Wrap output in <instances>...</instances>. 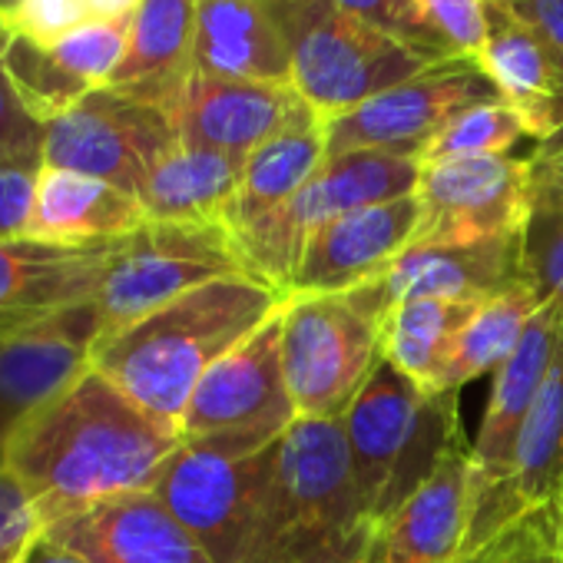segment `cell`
Returning <instances> with one entry per match:
<instances>
[{
  "instance_id": "6da1fadb",
  "label": "cell",
  "mask_w": 563,
  "mask_h": 563,
  "mask_svg": "<svg viewBox=\"0 0 563 563\" xmlns=\"http://www.w3.org/2000/svg\"><path fill=\"white\" fill-rule=\"evenodd\" d=\"M183 444L97 368L70 391L14 424L8 474L27 490L41 527L100 500L150 490Z\"/></svg>"
},
{
  "instance_id": "7a4b0ae2",
  "label": "cell",
  "mask_w": 563,
  "mask_h": 563,
  "mask_svg": "<svg viewBox=\"0 0 563 563\" xmlns=\"http://www.w3.org/2000/svg\"><path fill=\"white\" fill-rule=\"evenodd\" d=\"M286 299L252 275L212 278L100 339L93 368L140 408L179 428L209 368L262 329Z\"/></svg>"
},
{
  "instance_id": "3957f363",
  "label": "cell",
  "mask_w": 563,
  "mask_h": 563,
  "mask_svg": "<svg viewBox=\"0 0 563 563\" xmlns=\"http://www.w3.org/2000/svg\"><path fill=\"white\" fill-rule=\"evenodd\" d=\"M368 523L375 520L362 510L345 418H296L278 438L242 563H309Z\"/></svg>"
},
{
  "instance_id": "277c9868",
  "label": "cell",
  "mask_w": 563,
  "mask_h": 563,
  "mask_svg": "<svg viewBox=\"0 0 563 563\" xmlns=\"http://www.w3.org/2000/svg\"><path fill=\"white\" fill-rule=\"evenodd\" d=\"M345 434L362 510L382 527L461 434L457 391H424L382 358L345 415Z\"/></svg>"
},
{
  "instance_id": "5b68a950",
  "label": "cell",
  "mask_w": 563,
  "mask_h": 563,
  "mask_svg": "<svg viewBox=\"0 0 563 563\" xmlns=\"http://www.w3.org/2000/svg\"><path fill=\"white\" fill-rule=\"evenodd\" d=\"M268 4L289 41L292 87L322 123L438 64L342 11L332 0H268Z\"/></svg>"
},
{
  "instance_id": "8992f818",
  "label": "cell",
  "mask_w": 563,
  "mask_h": 563,
  "mask_svg": "<svg viewBox=\"0 0 563 563\" xmlns=\"http://www.w3.org/2000/svg\"><path fill=\"white\" fill-rule=\"evenodd\" d=\"M275 431L189 438L163 464L153 494L202 543L212 563H242L278 454Z\"/></svg>"
},
{
  "instance_id": "52a82bcc",
  "label": "cell",
  "mask_w": 563,
  "mask_h": 563,
  "mask_svg": "<svg viewBox=\"0 0 563 563\" xmlns=\"http://www.w3.org/2000/svg\"><path fill=\"white\" fill-rule=\"evenodd\" d=\"M385 309L368 286L335 296H289L282 309V368L299 418H345L382 362Z\"/></svg>"
},
{
  "instance_id": "ba28073f",
  "label": "cell",
  "mask_w": 563,
  "mask_h": 563,
  "mask_svg": "<svg viewBox=\"0 0 563 563\" xmlns=\"http://www.w3.org/2000/svg\"><path fill=\"white\" fill-rule=\"evenodd\" d=\"M418 179L421 163L415 156L382 150H352L325 156L316 176L278 212L232 235L235 252L252 278L289 296L292 272L316 229L339 216L415 196Z\"/></svg>"
},
{
  "instance_id": "9c48e42d",
  "label": "cell",
  "mask_w": 563,
  "mask_h": 563,
  "mask_svg": "<svg viewBox=\"0 0 563 563\" xmlns=\"http://www.w3.org/2000/svg\"><path fill=\"white\" fill-rule=\"evenodd\" d=\"M249 275L232 235L222 225H186L146 219L117 239L93 296L100 339L140 322L166 302L212 278Z\"/></svg>"
},
{
  "instance_id": "30bf717a",
  "label": "cell",
  "mask_w": 563,
  "mask_h": 563,
  "mask_svg": "<svg viewBox=\"0 0 563 563\" xmlns=\"http://www.w3.org/2000/svg\"><path fill=\"white\" fill-rule=\"evenodd\" d=\"M179 146L173 113L117 87H100L47 123L44 166L87 173L140 196L153 166Z\"/></svg>"
},
{
  "instance_id": "8fae6325",
  "label": "cell",
  "mask_w": 563,
  "mask_h": 563,
  "mask_svg": "<svg viewBox=\"0 0 563 563\" xmlns=\"http://www.w3.org/2000/svg\"><path fill=\"white\" fill-rule=\"evenodd\" d=\"M504 103L494 80L471 57L438 60L418 77L365 100L325 123V156L352 150H382L421 156V150L464 110Z\"/></svg>"
},
{
  "instance_id": "7c38bea8",
  "label": "cell",
  "mask_w": 563,
  "mask_h": 563,
  "mask_svg": "<svg viewBox=\"0 0 563 563\" xmlns=\"http://www.w3.org/2000/svg\"><path fill=\"white\" fill-rule=\"evenodd\" d=\"M415 242L471 245L523 232L530 156H471L421 166Z\"/></svg>"
},
{
  "instance_id": "4fadbf2b",
  "label": "cell",
  "mask_w": 563,
  "mask_h": 563,
  "mask_svg": "<svg viewBox=\"0 0 563 563\" xmlns=\"http://www.w3.org/2000/svg\"><path fill=\"white\" fill-rule=\"evenodd\" d=\"M282 309L209 368L183 415V441L229 431L286 434L296 424L299 415L282 368Z\"/></svg>"
},
{
  "instance_id": "5bb4252c",
  "label": "cell",
  "mask_w": 563,
  "mask_h": 563,
  "mask_svg": "<svg viewBox=\"0 0 563 563\" xmlns=\"http://www.w3.org/2000/svg\"><path fill=\"white\" fill-rule=\"evenodd\" d=\"M563 339V316L556 302H543L530 319L517 352L494 372L487 411L477 441L471 444V517H477L504 487L520 431L543 388L547 368ZM471 523V520H467Z\"/></svg>"
},
{
  "instance_id": "9a60e30c",
  "label": "cell",
  "mask_w": 563,
  "mask_h": 563,
  "mask_svg": "<svg viewBox=\"0 0 563 563\" xmlns=\"http://www.w3.org/2000/svg\"><path fill=\"white\" fill-rule=\"evenodd\" d=\"M418 222V196L391 199L325 222L302 249L289 296H335L368 286L415 242Z\"/></svg>"
},
{
  "instance_id": "2e32d148",
  "label": "cell",
  "mask_w": 563,
  "mask_h": 563,
  "mask_svg": "<svg viewBox=\"0 0 563 563\" xmlns=\"http://www.w3.org/2000/svg\"><path fill=\"white\" fill-rule=\"evenodd\" d=\"M100 322L93 302L0 339V418L11 428L93 372Z\"/></svg>"
},
{
  "instance_id": "e0dca14e",
  "label": "cell",
  "mask_w": 563,
  "mask_h": 563,
  "mask_svg": "<svg viewBox=\"0 0 563 563\" xmlns=\"http://www.w3.org/2000/svg\"><path fill=\"white\" fill-rule=\"evenodd\" d=\"M312 107L292 84L225 80L192 74L173 107L179 143L249 156Z\"/></svg>"
},
{
  "instance_id": "ac0fdd59",
  "label": "cell",
  "mask_w": 563,
  "mask_h": 563,
  "mask_svg": "<svg viewBox=\"0 0 563 563\" xmlns=\"http://www.w3.org/2000/svg\"><path fill=\"white\" fill-rule=\"evenodd\" d=\"M113 242L51 245L37 239L0 242V339L93 302Z\"/></svg>"
},
{
  "instance_id": "d6986e66",
  "label": "cell",
  "mask_w": 563,
  "mask_h": 563,
  "mask_svg": "<svg viewBox=\"0 0 563 563\" xmlns=\"http://www.w3.org/2000/svg\"><path fill=\"white\" fill-rule=\"evenodd\" d=\"M520 278V232L471 245L411 242L391 268L368 282L372 296L391 312L415 299H448V302H484Z\"/></svg>"
},
{
  "instance_id": "ffe728a7",
  "label": "cell",
  "mask_w": 563,
  "mask_h": 563,
  "mask_svg": "<svg viewBox=\"0 0 563 563\" xmlns=\"http://www.w3.org/2000/svg\"><path fill=\"white\" fill-rule=\"evenodd\" d=\"M44 530L77 547L90 563H212L153 490L100 500L44 523Z\"/></svg>"
},
{
  "instance_id": "44dd1931",
  "label": "cell",
  "mask_w": 563,
  "mask_h": 563,
  "mask_svg": "<svg viewBox=\"0 0 563 563\" xmlns=\"http://www.w3.org/2000/svg\"><path fill=\"white\" fill-rule=\"evenodd\" d=\"M477 64L537 146L563 130V51L500 0H487V37Z\"/></svg>"
},
{
  "instance_id": "7402d4cb",
  "label": "cell",
  "mask_w": 563,
  "mask_h": 563,
  "mask_svg": "<svg viewBox=\"0 0 563 563\" xmlns=\"http://www.w3.org/2000/svg\"><path fill=\"white\" fill-rule=\"evenodd\" d=\"M553 504H563V339L547 368V378L530 408V418L520 431L510 474L500 494L477 517H471L461 553L481 547L514 517L527 510L553 507Z\"/></svg>"
},
{
  "instance_id": "603a6c76",
  "label": "cell",
  "mask_w": 563,
  "mask_h": 563,
  "mask_svg": "<svg viewBox=\"0 0 563 563\" xmlns=\"http://www.w3.org/2000/svg\"><path fill=\"white\" fill-rule=\"evenodd\" d=\"M471 520V444L464 431L382 523V563H454Z\"/></svg>"
},
{
  "instance_id": "cb8c5ba5",
  "label": "cell",
  "mask_w": 563,
  "mask_h": 563,
  "mask_svg": "<svg viewBox=\"0 0 563 563\" xmlns=\"http://www.w3.org/2000/svg\"><path fill=\"white\" fill-rule=\"evenodd\" d=\"M196 74L292 84V54L268 0H196Z\"/></svg>"
},
{
  "instance_id": "d4e9b609",
  "label": "cell",
  "mask_w": 563,
  "mask_h": 563,
  "mask_svg": "<svg viewBox=\"0 0 563 563\" xmlns=\"http://www.w3.org/2000/svg\"><path fill=\"white\" fill-rule=\"evenodd\" d=\"M143 222L146 212L133 192L74 169H37L27 239L51 245H93L123 239Z\"/></svg>"
},
{
  "instance_id": "484cf974",
  "label": "cell",
  "mask_w": 563,
  "mask_h": 563,
  "mask_svg": "<svg viewBox=\"0 0 563 563\" xmlns=\"http://www.w3.org/2000/svg\"><path fill=\"white\" fill-rule=\"evenodd\" d=\"M196 47V0H143L130 24V47L110 87L173 113L186 90Z\"/></svg>"
},
{
  "instance_id": "4316f807",
  "label": "cell",
  "mask_w": 563,
  "mask_h": 563,
  "mask_svg": "<svg viewBox=\"0 0 563 563\" xmlns=\"http://www.w3.org/2000/svg\"><path fill=\"white\" fill-rule=\"evenodd\" d=\"M242 169V156L179 143L153 166L136 199L153 222L222 225L239 192Z\"/></svg>"
},
{
  "instance_id": "83f0119b",
  "label": "cell",
  "mask_w": 563,
  "mask_h": 563,
  "mask_svg": "<svg viewBox=\"0 0 563 563\" xmlns=\"http://www.w3.org/2000/svg\"><path fill=\"white\" fill-rule=\"evenodd\" d=\"M325 163V123L316 110L302 113L278 136L245 156L239 192L225 212V232L239 235L286 206Z\"/></svg>"
},
{
  "instance_id": "f1b7e54d",
  "label": "cell",
  "mask_w": 563,
  "mask_h": 563,
  "mask_svg": "<svg viewBox=\"0 0 563 563\" xmlns=\"http://www.w3.org/2000/svg\"><path fill=\"white\" fill-rule=\"evenodd\" d=\"M474 306L477 302L448 299H415L395 306L382 325V358L424 391H441L454 342Z\"/></svg>"
},
{
  "instance_id": "f546056e",
  "label": "cell",
  "mask_w": 563,
  "mask_h": 563,
  "mask_svg": "<svg viewBox=\"0 0 563 563\" xmlns=\"http://www.w3.org/2000/svg\"><path fill=\"white\" fill-rule=\"evenodd\" d=\"M540 306L543 302L533 296L527 282H517V286L477 302L454 342L441 391H461L481 375H494L517 352Z\"/></svg>"
},
{
  "instance_id": "4dcf8cb0",
  "label": "cell",
  "mask_w": 563,
  "mask_h": 563,
  "mask_svg": "<svg viewBox=\"0 0 563 563\" xmlns=\"http://www.w3.org/2000/svg\"><path fill=\"white\" fill-rule=\"evenodd\" d=\"M520 278L563 316V153L530 156V202L520 232Z\"/></svg>"
},
{
  "instance_id": "1f68e13d",
  "label": "cell",
  "mask_w": 563,
  "mask_h": 563,
  "mask_svg": "<svg viewBox=\"0 0 563 563\" xmlns=\"http://www.w3.org/2000/svg\"><path fill=\"white\" fill-rule=\"evenodd\" d=\"M4 70L21 97V103L47 126L51 120L64 117L67 110H74L84 97H90L93 90L77 80L57 57L51 47L31 41V37H21V34H11L4 54Z\"/></svg>"
},
{
  "instance_id": "d6a6232c",
  "label": "cell",
  "mask_w": 563,
  "mask_h": 563,
  "mask_svg": "<svg viewBox=\"0 0 563 563\" xmlns=\"http://www.w3.org/2000/svg\"><path fill=\"white\" fill-rule=\"evenodd\" d=\"M520 140H527V130L507 103H477V107L457 113L421 150L418 163L431 166V163L471 159V156H504Z\"/></svg>"
},
{
  "instance_id": "836d02e7",
  "label": "cell",
  "mask_w": 563,
  "mask_h": 563,
  "mask_svg": "<svg viewBox=\"0 0 563 563\" xmlns=\"http://www.w3.org/2000/svg\"><path fill=\"white\" fill-rule=\"evenodd\" d=\"M454 563H563V504L514 517Z\"/></svg>"
},
{
  "instance_id": "e575fe53",
  "label": "cell",
  "mask_w": 563,
  "mask_h": 563,
  "mask_svg": "<svg viewBox=\"0 0 563 563\" xmlns=\"http://www.w3.org/2000/svg\"><path fill=\"white\" fill-rule=\"evenodd\" d=\"M130 24H133V18L87 21V24L74 27L67 37H60L51 51L90 90L110 87V80H113V74L123 64L126 47H130Z\"/></svg>"
},
{
  "instance_id": "d590c367",
  "label": "cell",
  "mask_w": 563,
  "mask_h": 563,
  "mask_svg": "<svg viewBox=\"0 0 563 563\" xmlns=\"http://www.w3.org/2000/svg\"><path fill=\"white\" fill-rule=\"evenodd\" d=\"M342 11L355 14L358 21L378 27L382 34L401 41L405 47L431 57V60H451L454 54L444 47V41L428 27L415 0H332Z\"/></svg>"
},
{
  "instance_id": "8d00e7d4",
  "label": "cell",
  "mask_w": 563,
  "mask_h": 563,
  "mask_svg": "<svg viewBox=\"0 0 563 563\" xmlns=\"http://www.w3.org/2000/svg\"><path fill=\"white\" fill-rule=\"evenodd\" d=\"M44 133L47 126L21 103L0 60V169L37 173L44 166Z\"/></svg>"
},
{
  "instance_id": "74e56055",
  "label": "cell",
  "mask_w": 563,
  "mask_h": 563,
  "mask_svg": "<svg viewBox=\"0 0 563 563\" xmlns=\"http://www.w3.org/2000/svg\"><path fill=\"white\" fill-rule=\"evenodd\" d=\"M415 8L454 57L477 60L487 37V0H415Z\"/></svg>"
},
{
  "instance_id": "f35d334b",
  "label": "cell",
  "mask_w": 563,
  "mask_h": 563,
  "mask_svg": "<svg viewBox=\"0 0 563 563\" xmlns=\"http://www.w3.org/2000/svg\"><path fill=\"white\" fill-rule=\"evenodd\" d=\"M93 21L87 0H24L18 14L8 21L11 34L31 37L44 47H54L74 27Z\"/></svg>"
},
{
  "instance_id": "ab89813d",
  "label": "cell",
  "mask_w": 563,
  "mask_h": 563,
  "mask_svg": "<svg viewBox=\"0 0 563 563\" xmlns=\"http://www.w3.org/2000/svg\"><path fill=\"white\" fill-rule=\"evenodd\" d=\"M37 527L41 520L27 490L14 474L0 471V563H11Z\"/></svg>"
},
{
  "instance_id": "60d3db41",
  "label": "cell",
  "mask_w": 563,
  "mask_h": 563,
  "mask_svg": "<svg viewBox=\"0 0 563 563\" xmlns=\"http://www.w3.org/2000/svg\"><path fill=\"white\" fill-rule=\"evenodd\" d=\"M34 179L31 169H0V242L27 235Z\"/></svg>"
},
{
  "instance_id": "b9f144b4",
  "label": "cell",
  "mask_w": 563,
  "mask_h": 563,
  "mask_svg": "<svg viewBox=\"0 0 563 563\" xmlns=\"http://www.w3.org/2000/svg\"><path fill=\"white\" fill-rule=\"evenodd\" d=\"M500 4L563 51V0H500Z\"/></svg>"
},
{
  "instance_id": "7bdbcfd3",
  "label": "cell",
  "mask_w": 563,
  "mask_h": 563,
  "mask_svg": "<svg viewBox=\"0 0 563 563\" xmlns=\"http://www.w3.org/2000/svg\"><path fill=\"white\" fill-rule=\"evenodd\" d=\"M11 563H90V560L77 547H70L60 537H54L51 530L37 527Z\"/></svg>"
},
{
  "instance_id": "ee69618b",
  "label": "cell",
  "mask_w": 563,
  "mask_h": 563,
  "mask_svg": "<svg viewBox=\"0 0 563 563\" xmlns=\"http://www.w3.org/2000/svg\"><path fill=\"white\" fill-rule=\"evenodd\" d=\"M309 563H382V527L368 523L345 543L332 547L329 553L309 560Z\"/></svg>"
},
{
  "instance_id": "f6af8a7d",
  "label": "cell",
  "mask_w": 563,
  "mask_h": 563,
  "mask_svg": "<svg viewBox=\"0 0 563 563\" xmlns=\"http://www.w3.org/2000/svg\"><path fill=\"white\" fill-rule=\"evenodd\" d=\"M93 21H123L133 18L143 0H87Z\"/></svg>"
},
{
  "instance_id": "bcb514c9",
  "label": "cell",
  "mask_w": 563,
  "mask_h": 563,
  "mask_svg": "<svg viewBox=\"0 0 563 563\" xmlns=\"http://www.w3.org/2000/svg\"><path fill=\"white\" fill-rule=\"evenodd\" d=\"M11 424L0 418V471H8V444H11Z\"/></svg>"
},
{
  "instance_id": "7dc6e473",
  "label": "cell",
  "mask_w": 563,
  "mask_h": 563,
  "mask_svg": "<svg viewBox=\"0 0 563 563\" xmlns=\"http://www.w3.org/2000/svg\"><path fill=\"white\" fill-rule=\"evenodd\" d=\"M533 153H540V156H550V153H563V130H560L556 136H550L547 143L533 146Z\"/></svg>"
},
{
  "instance_id": "c3c4849f",
  "label": "cell",
  "mask_w": 563,
  "mask_h": 563,
  "mask_svg": "<svg viewBox=\"0 0 563 563\" xmlns=\"http://www.w3.org/2000/svg\"><path fill=\"white\" fill-rule=\"evenodd\" d=\"M21 4H24V0H0V21L8 24V21L18 14V8H21Z\"/></svg>"
},
{
  "instance_id": "681fc988",
  "label": "cell",
  "mask_w": 563,
  "mask_h": 563,
  "mask_svg": "<svg viewBox=\"0 0 563 563\" xmlns=\"http://www.w3.org/2000/svg\"><path fill=\"white\" fill-rule=\"evenodd\" d=\"M8 41H11V27L0 21V54H4V47H8Z\"/></svg>"
}]
</instances>
